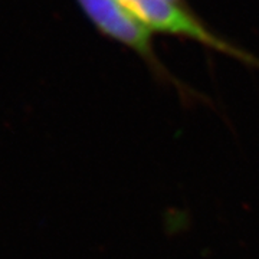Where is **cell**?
<instances>
[{"mask_svg":"<svg viewBox=\"0 0 259 259\" xmlns=\"http://www.w3.org/2000/svg\"><path fill=\"white\" fill-rule=\"evenodd\" d=\"M87 19L102 36L108 37L122 47L128 48L147 64L153 75L163 82L170 83L179 94L189 100L197 97L193 90L180 82L167 69L154 49V33L117 0H75Z\"/></svg>","mask_w":259,"mask_h":259,"instance_id":"1","label":"cell"},{"mask_svg":"<svg viewBox=\"0 0 259 259\" xmlns=\"http://www.w3.org/2000/svg\"><path fill=\"white\" fill-rule=\"evenodd\" d=\"M171 3H176V5H180V6H189L187 0H168Z\"/></svg>","mask_w":259,"mask_h":259,"instance_id":"2","label":"cell"}]
</instances>
